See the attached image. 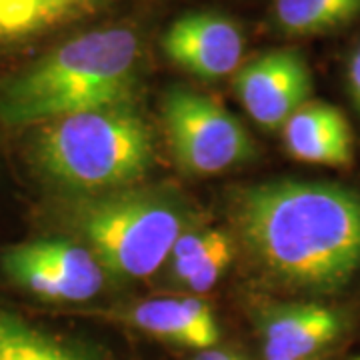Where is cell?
I'll return each instance as SVG.
<instances>
[{"label":"cell","mask_w":360,"mask_h":360,"mask_svg":"<svg viewBox=\"0 0 360 360\" xmlns=\"http://www.w3.org/2000/svg\"><path fill=\"white\" fill-rule=\"evenodd\" d=\"M238 224L252 257L281 283L330 290L360 270V194L283 180L248 188Z\"/></svg>","instance_id":"obj_1"},{"label":"cell","mask_w":360,"mask_h":360,"mask_svg":"<svg viewBox=\"0 0 360 360\" xmlns=\"http://www.w3.org/2000/svg\"><path fill=\"white\" fill-rule=\"evenodd\" d=\"M139 66L141 42L130 28L89 30L0 82V120L32 127L130 104Z\"/></svg>","instance_id":"obj_2"},{"label":"cell","mask_w":360,"mask_h":360,"mask_svg":"<svg viewBox=\"0 0 360 360\" xmlns=\"http://www.w3.org/2000/svg\"><path fill=\"white\" fill-rule=\"evenodd\" d=\"M34 156L65 186L106 191L141 180L153 167L155 148L148 124L124 104L40 124Z\"/></svg>","instance_id":"obj_3"},{"label":"cell","mask_w":360,"mask_h":360,"mask_svg":"<svg viewBox=\"0 0 360 360\" xmlns=\"http://www.w3.org/2000/svg\"><path fill=\"white\" fill-rule=\"evenodd\" d=\"M80 229L104 270L144 278L167 260L182 236L174 206L148 196H116L84 208Z\"/></svg>","instance_id":"obj_4"},{"label":"cell","mask_w":360,"mask_h":360,"mask_svg":"<svg viewBox=\"0 0 360 360\" xmlns=\"http://www.w3.org/2000/svg\"><path fill=\"white\" fill-rule=\"evenodd\" d=\"M162 120L176 162L193 174L224 172L243 165L255 150L243 122L196 90H168Z\"/></svg>","instance_id":"obj_5"},{"label":"cell","mask_w":360,"mask_h":360,"mask_svg":"<svg viewBox=\"0 0 360 360\" xmlns=\"http://www.w3.org/2000/svg\"><path fill=\"white\" fill-rule=\"evenodd\" d=\"M4 272L18 286L46 300H89L103 286V266L89 248L63 238L14 246L2 257Z\"/></svg>","instance_id":"obj_6"},{"label":"cell","mask_w":360,"mask_h":360,"mask_svg":"<svg viewBox=\"0 0 360 360\" xmlns=\"http://www.w3.org/2000/svg\"><path fill=\"white\" fill-rule=\"evenodd\" d=\"M236 96L262 129L278 130L312 94V75L300 52L270 51L248 60L234 75Z\"/></svg>","instance_id":"obj_7"},{"label":"cell","mask_w":360,"mask_h":360,"mask_svg":"<svg viewBox=\"0 0 360 360\" xmlns=\"http://www.w3.org/2000/svg\"><path fill=\"white\" fill-rule=\"evenodd\" d=\"M168 60L205 80L229 77L245 52L243 30L234 20L212 11H194L179 16L162 37Z\"/></svg>","instance_id":"obj_8"},{"label":"cell","mask_w":360,"mask_h":360,"mask_svg":"<svg viewBox=\"0 0 360 360\" xmlns=\"http://www.w3.org/2000/svg\"><path fill=\"white\" fill-rule=\"evenodd\" d=\"M283 141L288 155L309 165L347 167L352 160V130L333 104H302L283 127Z\"/></svg>","instance_id":"obj_9"},{"label":"cell","mask_w":360,"mask_h":360,"mask_svg":"<svg viewBox=\"0 0 360 360\" xmlns=\"http://www.w3.org/2000/svg\"><path fill=\"white\" fill-rule=\"evenodd\" d=\"M340 328V316L321 304H296L278 310L264 326V359H309L336 340Z\"/></svg>","instance_id":"obj_10"},{"label":"cell","mask_w":360,"mask_h":360,"mask_svg":"<svg viewBox=\"0 0 360 360\" xmlns=\"http://www.w3.org/2000/svg\"><path fill=\"white\" fill-rule=\"evenodd\" d=\"M130 319L144 333L182 347L208 350L219 342L214 312L196 296L146 300L132 310Z\"/></svg>","instance_id":"obj_11"},{"label":"cell","mask_w":360,"mask_h":360,"mask_svg":"<svg viewBox=\"0 0 360 360\" xmlns=\"http://www.w3.org/2000/svg\"><path fill=\"white\" fill-rule=\"evenodd\" d=\"M110 0H0V49H16L101 13Z\"/></svg>","instance_id":"obj_12"},{"label":"cell","mask_w":360,"mask_h":360,"mask_svg":"<svg viewBox=\"0 0 360 360\" xmlns=\"http://www.w3.org/2000/svg\"><path fill=\"white\" fill-rule=\"evenodd\" d=\"M274 25L286 37H319L360 16V0H274Z\"/></svg>","instance_id":"obj_13"},{"label":"cell","mask_w":360,"mask_h":360,"mask_svg":"<svg viewBox=\"0 0 360 360\" xmlns=\"http://www.w3.org/2000/svg\"><path fill=\"white\" fill-rule=\"evenodd\" d=\"M0 360H89L56 336L0 307Z\"/></svg>","instance_id":"obj_14"},{"label":"cell","mask_w":360,"mask_h":360,"mask_svg":"<svg viewBox=\"0 0 360 360\" xmlns=\"http://www.w3.org/2000/svg\"><path fill=\"white\" fill-rule=\"evenodd\" d=\"M226 232L222 231H205V232H191V234H182L179 243L174 245L172 250V272L174 276L186 283V278L191 276L200 260L219 245V240Z\"/></svg>","instance_id":"obj_15"},{"label":"cell","mask_w":360,"mask_h":360,"mask_svg":"<svg viewBox=\"0 0 360 360\" xmlns=\"http://www.w3.org/2000/svg\"><path fill=\"white\" fill-rule=\"evenodd\" d=\"M234 257V248L229 234H224L219 240V245L214 246L208 255H206L200 264L191 272V276L186 278V286H191L196 292H205L210 290L220 276L224 274V270L229 269Z\"/></svg>","instance_id":"obj_16"},{"label":"cell","mask_w":360,"mask_h":360,"mask_svg":"<svg viewBox=\"0 0 360 360\" xmlns=\"http://www.w3.org/2000/svg\"><path fill=\"white\" fill-rule=\"evenodd\" d=\"M348 89H350L356 108L360 110V44L348 60Z\"/></svg>","instance_id":"obj_17"},{"label":"cell","mask_w":360,"mask_h":360,"mask_svg":"<svg viewBox=\"0 0 360 360\" xmlns=\"http://www.w3.org/2000/svg\"><path fill=\"white\" fill-rule=\"evenodd\" d=\"M196 360H243L240 356H234L224 350H205Z\"/></svg>","instance_id":"obj_18"},{"label":"cell","mask_w":360,"mask_h":360,"mask_svg":"<svg viewBox=\"0 0 360 360\" xmlns=\"http://www.w3.org/2000/svg\"><path fill=\"white\" fill-rule=\"evenodd\" d=\"M356 360H360V356H359V359H356Z\"/></svg>","instance_id":"obj_19"}]
</instances>
